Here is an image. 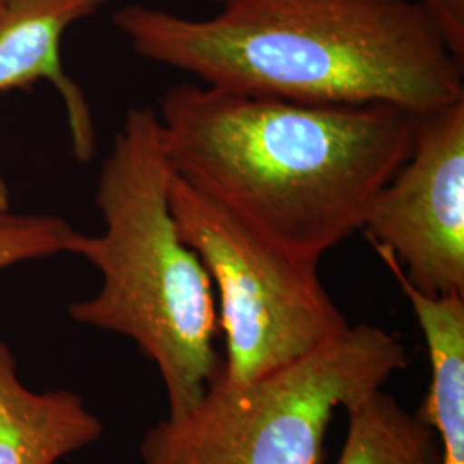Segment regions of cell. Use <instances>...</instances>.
<instances>
[{"mask_svg": "<svg viewBox=\"0 0 464 464\" xmlns=\"http://www.w3.org/2000/svg\"><path fill=\"white\" fill-rule=\"evenodd\" d=\"M216 16L141 4L117 30L151 63L232 93L418 114L464 100V64L415 0H214Z\"/></svg>", "mask_w": 464, "mask_h": 464, "instance_id": "obj_2", "label": "cell"}, {"mask_svg": "<svg viewBox=\"0 0 464 464\" xmlns=\"http://www.w3.org/2000/svg\"><path fill=\"white\" fill-rule=\"evenodd\" d=\"M5 2H7V0H0V9L5 5Z\"/></svg>", "mask_w": 464, "mask_h": 464, "instance_id": "obj_13", "label": "cell"}, {"mask_svg": "<svg viewBox=\"0 0 464 464\" xmlns=\"http://www.w3.org/2000/svg\"><path fill=\"white\" fill-rule=\"evenodd\" d=\"M346 413L348 431L337 464H442L430 427L382 389Z\"/></svg>", "mask_w": 464, "mask_h": 464, "instance_id": "obj_10", "label": "cell"}, {"mask_svg": "<svg viewBox=\"0 0 464 464\" xmlns=\"http://www.w3.org/2000/svg\"><path fill=\"white\" fill-rule=\"evenodd\" d=\"M430 17L449 52L464 64V0H415Z\"/></svg>", "mask_w": 464, "mask_h": 464, "instance_id": "obj_12", "label": "cell"}, {"mask_svg": "<svg viewBox=\"0 0 464 464\" xmlns=\"http://www.w3.org/2000/svg\"><path fill=\"white\" fill-rule=\"evenodd\" d=\"M155 112L176 176L318 262L362 231L410 157L421 116L392 103L318 105L197 83L166 88Z\"/></svg>", "mask_w": 464, "mask_h": 464, "instance_id": "obj_1", "label": "cell"}, {"mask_svg": "<svg viewBox=\"0 0 464 464\" xmlns=\"http://www.w3.org/2000/svg\"><path fill=\"white\" fill-rule=\"evenodd\" d=\"M102 435V420L78 392L28 389L0 339V464H55Z\"/></svg>", "mask_w": 464, "mask_h": 464, "instance_id": "obj_8", "label": "cell"}, {"mask_svg": "<svg viewBox=\"0 0 464 464\" xmlns=\"http://www.w3.org/2000/svg\"><path fill=\"white\" fill-rule=\"evenodd\" d=\"M408 365L398 339L370 324L255 381L217 379L183 418L143 435V464H322L337 410H353Z\"/></svg>", "mask_w": 464, "mask_h": 464, "instance_id": "obj_4", "label": "cell"}, {"mask_svg": "<svg viewBox=\"0 0 464 464\" xmlns=\"http://www.w3.org/2000/svg\"><path fill=\"white\" fill-rule=\"evenodd\" d=\"M170 208L214 284L226 363L218 381H255L344 331L349 324L318 274L220 199L172 172Z\"/></svg>", "mask_w": 464, "mask_h": 464, "instance_id": "obj_5", "label": "cell"}, {"mask_svg": "<svg viewBox=\"0 0 464 464\" xmlns=\"http://www.w3.org/2000/svg\"><path fill=\"white\" fill-rule=\"evenodd\" d=\"M372 246L410 301L429 348L430 387L416 415L435 433L442 464H464V296L418 291L391 249Z\"/></svg>", "mask_w": 464, "mask_h": 464, "instance_id": "obj_9", "label": "cell"}, {"mask_svg": "<svg viewBox=\"0 0 464 464\" xmlns=\"http://www.w3.org/2000/svg\"><path fill=\"white\" fill-rule=\"evenodd\" d=\"M107 0H7L0 9V92L26 90L45 80L66 109L71 149L80 162L97 150V130L83 90L64 69L61 45L67 30L93 16ZM9 191L0 176V208Z\"/></svg>", "mask_w": 464, "mask_h": 464, "instance_id": "obj_7", "label": "cell"}, {"mask_svg": "<svg viewBox=\"0 0 464 464\" xmlns=\"http://www.w3.org/2000/svg\"><path fill=\"white\" fill-rule=\"evenodd\" d=\"M430 296H464V100L420 116L410 157L362 226Z\"/></svg>", "mask_w": 464, "mask_h": 464, "instance_id": "obj_6", "label": "cell"}, {"mask_svg": "<svg viewBox=\"0 0 464 464\" xmlns=\"http://www.w3.org/2000/svg\"><path fill=\"white\" fill-rule=\"evenodd\" d=\"M83 234L66 218L0 208V270L57 255H76Z\"/></svg>", "mask_w": 464, "mask_h": 464, "instance_id": "obj_11", "label": "cell"}, {"mask_svg": "<svg viewBox=\"0 0 464 464\" xmlns=\"http://www.w3.org/2000/svg\"><path fill=\"white\" fill-rule=\"evenodd\" d=\"M172 170L157 112L134 107L100 169L99 236L83 234L78 256L102 276L99 293L69 304L88 327L130 337L166 387L169 420L188 415L220 375L214 284L186 245L170 208Z\"/></svg>", "mask_w": 464, "mask_h": 464, "instance_id": "obj_3", "label": "cell"}]
</instances>
